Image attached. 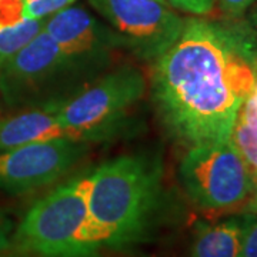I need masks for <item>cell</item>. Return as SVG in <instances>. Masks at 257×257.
<instances>
[{
    "label": "cell",
    "mask_w": 257,
    "mask_h": 257,
    "mask_svg": "<svg viewBox=\"0 0 257 257\" xmlns=\"http://www.w3.org/2000/svg\"><path fill=\"white\" fill-rule=\"evenodd\" d=\"M253 214L202 223L193 237L190 257H240L243 236Z\"/></svg>",
    "instance_id": "8fae6325"
},
{
    "label": "cell",
    "mask_w": 257,
    "mask_h": 257,
    "mask_svg": "<svg viewBox=\"0 0 257 257\" xmlns=\"http://www.w3.org/2000/svg\"><path fill=\"white\" fill-rule=\"evenodd\" d=\"M229 140L246 162L254 179L257 176V79L253 90L236 114Z\"/></svg>",
    "instance_id": "7c38bea8"
},
{
    "label": "cell",
    "mask_w": 257,
    "mask_h": 257,
    "mask_svg": "<svg viewBox=\"0 0 257 257\" xmlns=\"http://www.w3.org/2000/svg\"><path fill=\"white\" fill-rule=\"evenodd\" d=\"M162 177L159 160L140 153L103 162L87 175V234L94 247H128L146 236L163 197Z\"/></svg>",
    "instance_id": "7a4b0ae2"
},
{
    "label": "cell",
    "mask_w": 257,
    "mask_h": 257,
    "mask_svg": "<svg viewBox=\"0 0 257 257\" xmlns=\"http://www.w3.org/2000/svg\"><path fill=\"white\" fill-rule=\"evenodd\" d=\"M87 142L55 139L0 152V192L25 194L60 180L87 153Z\"/></svg>",
    "instance_id": "ba28073f"
},
{
    "label": "cell",
    "mask_w": 257,
    "mask_h": 257,
    "mask_svg": "<svg viewBox=\"0 0 257 257\" xmlns=\"http://www.w3.org/2000/svg\"><path fill=\"white\" fill-rule=\"evenodd\" d=\"M127 49L139 59L153 62L184 25L173 8L159 0H89Z\"/></svg>",
    "instance_id": "52a82bcc"
},
{
    "label": "cell",
    "mask_w": 257,
    "mask_h": 257,
    "mask_svg": "<svg viewBox=\"0 0 257 257\" xmlns=\"http://www.w3.org/2000/svg\"><path fill=\"white\" fill-rule=\"evenodd\" d=\"M26 19L25 0H0V26H10Z\"/></svg>",
    "instance_id": "2e32d148"
},
{
    "label": "cell",
    "mask_w": 257,
    "mask_h": 257,
    "mask_svg": "<svg viewBox=\"0 0 257 257\" xmlns=\"http://www.w3.org/2000/svg\"><path fill=\"white\" fill-rule=\"evenodd\" d=\"M159 2H163V3H166V0H159Z\"/></svg>",
    "instance_id": "603a6c76"
},
{
    "label": "cell",
    "mask_w": 257,
    "mask_h": 257,
    "mask_svg": "<svg viewBox=\"0 0 257 257\" xmlns=\"http://www.w3.org/2000/svg\"><path fill=\"white\" fill-rule=\"evenodd\" d=\"M59 101L26 106L0 116V152L37 142L74 139L59 119Z\"/></svg>",
    "instance_id": "30bf717a"
},
{
    "label": "cell",
    "mask_w": 257,
    "mask_h": 257,
    "mask_svg": "<svg viewBox=\"0 0 257 257\" xmlns=\"http://www.w3.org/2000/svg\"><path fill=\"white\" fill-rule=\"evenodd\" d=\"M87 175L64 180L33 203L16 224L13 248L32 257H96L87 234Z\"/></svg>",
    "instance_id": "3957f363"
},
{
    "label": "cell",
    "mask_w": 257,
    "mask_h": 257,
    "mask_svg": "<svg viewBox=\"0 0 257 257\" xmlns=\"http://www.w3.org/2000/svg\"><path fill=\"white\" fill-rule=\"evenodd\" d=\"M103 72L67 56L42 29L0 64V99L9 110L62 100Z\"/></svg>",
    "instance_id": "277c9868"
},
{
    "label": "cell",
    "mask_w": 257,
    "mask_h": 257,
    "mask_svg": "<svg viewBox=\"0 0 257 257\" xmlns=\"http://www.w3.org/2000/svg\"><path fill=\"white\" fill-rule=\"evenodd\" d=\"M76 0H25V15L29 19L46 20L72 6Z\"/></svg>",
    "instance_id": "5bb4252c"
},
{
    "label": "cell",
    "mask_w": 257,
    "mask_h": 257,
    "mask_svg": "<svg viewBox=\"0 0 257 257\" xmlns=\"http://www.w3.org/2000/svg\"><path fill=\"white\" fill-rule=\"evenodd\" d=\"M254 180V186H253V192L248 197L247 203L244 204L246 210L251 211V213H257V176L253 179Z\"/></svg>",
    "instance_id": "ffe728a7"
},
{
    "label": "cell",
    "mask_w": 257,
    "mask_h": 257,
    "mask_svg": "<svg viewBox=\"0 0 257 257\" xmlns=\"http://www.w3.org/2000/svg\"><path fill=\"white\" fill-rule=\"evenodd\" d=\"M253 9L250 12V15H248V23H250V26L253 28L254 30V33H256V37H257V3H254L253 6H251Z\"/></svg>",
    "instance_id": "44dd1931"
},
{
    "label": "cell",
    "mask_w": 257,
    "mask_h": 257,
    "mask_svg": "<svg viewBox=\"0 0 257 257\" xmlns=\"http://www.w3.org/2000/svg\"><path fill=\"white\" fill-rule=\"evenodd\" d=\"M257 79V37L247 20L184 19L152 62L150 92L170 135L187 146L226 142Z\"/></svg>",
    "instance_id": "6da1fadb"
},
{
    "label": "cell",
    "mask_w": 257,
    "mask_h": 257,
    "mask_svg": "<svg viewBox=\"0 0 257 257\" xmlns=\"http://www.w3.org/2000/svg\"><path fill=\"white\" fill-rule=\"evenodd\" d=\"M240 257H257V217L254 214L244 231Z\"/></svg>",
    "instance_id": "d6986e66"
},
{
    "label": "cell",
    "mask_w": 257,
    "mask_h": 257,
    "mask_svg": "<svg viewBox=\"0 0 257 257\" xmlns=\"http://www.w3.org/2000/svg\"><path fill=\"white\" fill-rule=\"evenodd\" d=\"M43 26L45 20L29 18L10 26H0V64L9 60L32 42L42 32Z\"/></svg>",
    "instance_id": "4fadbf2b"
},
{
    "label": "cell",
    "mask_w": 257,
    "mask_h": 257,
    "mask_svg": "<svg viewBox=\"0 0 257 257\" xmlns=\"http://www.w3.org/2000/svg\"><path fill=\"white\" fill-rule=\"evenodd\" d=\"M16 224L5 211L0 210V257L6 256L13 248V236Z\"/></svg>",
    "instance_id": "ac0fdd59"
},
{
    "label": "cell",
    "mask_w": 257,
    "mask_h": 257,
    "mask_svg": "<svg viewBox=\"0 0 257 257\" xmlns=\"http://www.w3.org/2000/svg\"><path fill=\"white\" fill-rule=\"evenodd\" d=\"M257 0H216L226 19H243Z\"/></svg>",
    "instance_id": "e0dca14e"
},
{
    "label": "cell",
    "mask_w": 257,
    "mask_h": 257,
    "mask_svg": "<svg viewBox=\"0 0 257 257\" xmlns=\"http://www.w3.org/2000/svg\"><path fill=\"white\" fill-rule=\"evenodd\" d=\"M146 89L145 74L138 67L119 66L59 101V119L77 140H103L117 132Z\"/></svg>",
    "instance_id": "5b68a950"
},
{
    "label": "cell",
    "mask_w": 257,
    "mask_h": 257,
    "mask_svg": "<svg viewBox=\"0 0 257 257\" xmlns=\"http://www.w3.org/2000/svg\"><path fill=\"white\" fill-rule=\"evenodd\" d=\"M45 32L64 53L97 70H106L111 55L123 49L117 35L90 12L69 6L45 20Z\"/></svg>",
    "instance_id": "9c48e42d"
},
{
    "label": "cell",
    "mask_w": 257,
    "mask_h": 257,
    "mask_svg": "<svg viewBox=\"0 0 257 257\" xmlns=\"http://www.w3.org/2000/svg\"><path fill=\"white\" fill-rule=\"evenodd\" d=\"M173 9L193 16H206L216 6V0H166Z\"/></svg>",
    "instance_id": "9a60e30c"
},
{
    "label": "cell",
    "mask_w": 257,
    "mask_h": 257,
    "mask_svg": "<svg viewBox=\"0 0 257 257\" xmlns=\"http://www.w3.org/2000/svg\"><path fill=\"white\" fill-rule=\"evenodd\" d=\"M0 116H2V100H0Z\"/></svg>",
    "instance_id": "7402d4cb"
},
{
    "label": "cell",
    "mask_w": 257,
    "mask_h": 257,
    "mask_svg": "<svg viewBox=\"0 0 257 257\" xmlns=\"http://www.w3.org/2000/svg\"><path fill=\"white\" fill-rule=\"evenodd\" d=\"M179 179L194 206L206 211L241 207L254 180L230 140L189 146L179 165Z\"/></svg>",
    "instance_id": "8992f818"
}]
</instances>
